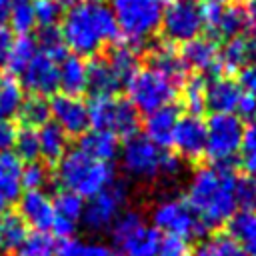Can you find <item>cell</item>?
I'll use <instances>...</instances> for the list:
<instances>
[{
	"mask_svg": "<svg viewBox=\"0 0 256 256\" xmlns=\"http://www.w3.org/2000/svg\"><path fill=\"white\" fill-rule=\"evenodd\" d=\"M58 88L68 96H80L86 90V62L82 58L66 54L58 62Z\"/></svg>",
	"mask_w": 256,
	"mask_h": 256,
	"instance_id": "obj_26",
	"label": "cell"
},
{
	"mask_svg": "<svg viewBox=\"0 0 256 256\" xmlns=\"http://www.w3.org/2000/svg\"><path fill=\"white\" fill-rule=\"evenodd\" d=\"M120 86H122V82L106 58L94 56L86 64V90L92 94V98L116 96Z\"/></svg>",
	"mask_w": 256,
	"mask_h": 256,
	"instance_id": "obj_20",
	"label": "cell"
},
{
	"mask_svg": "<svg viewBox=\"0 0 256 256\" xmlns=\"http://www.w3.org/2000/svg\"><path fill=\"white\" fill-rule=\"evenodd\" d=\"M242 88L244 94L256 96V64H248L246 68L240 70V78L236 80Z\"/></svg>",
	"mask_w": 256,
	"mask_h": 256,
	"instance_id": "obj_46",
	"label": "cell"
},
{
	"mask_svg": "<svg viewBox=\"0 0 256 256\" xmlns=\"http://www.w3.org/2000/svg\"><path fill=\"white\" fill-rule=\"evenodd\" d=\"M12 40H14V38H12V32H10L6 26H0V70L6 66Z\"/></svg>",
	"mask_w": 256,
	"mask_h": 256,
	"instance_id": "obj_49",
	"label": "cell"
},
{
	"mask_svg": "<svg viewBox=\"0 0 256 256\" xmlns=\"http://www.w3.org/2000/svg\"><path fill=\"white\" fill-rule=\"evenodd\" d=\"M204 156L210 164L228 166L240 150L244 124L236 114H212L206 122Z\"/></svg>",
	"mask_w": 256,
	"mask_h": 256,
	"instance_id": "obj_7",
	"label": "cell"
},
{
	"mask_svg": "<svg viewBox=\"0 0 256 256\" xmlns=\"http://www.w3.org/2000/svg\"><path fill=\"white\" fill-rule=\"evenodd\" d=\"M26 236H28V226L22 222L18 212L4 210L0 214V252L12 254Z\"/></svg>",
	"mask_w": 256,
	"mask_h": 256,
	"instance_id": "obj_29",
	"label": "cell"
},
{
	"mask_svg": "<svg viewBox=\"0 0 256 256\" xmlns=\"http://www.w3.org/2000/svg\"><path fill=\"white\" fill-rule=\"evenodd\" d=\"M36 46H38V52L50 56L56 62H60L66 56L64 40H62V36L56 28H42V32L36 38Z\"/></svg>",
	"mask_w": 256,
	"mask_h": 256,
	"instance_id": "obj_40",
	"label": "cell"
},
{
	"mask_svg": "<svg viewBox=\"0 0 256 256\" xmlns=\"http://www.w3.org/2000/svg\"><path fill=\"white\" fill-rule=\"evenodd\" d=\"M170 144L176 148L178 158L186 160H198L204 156V146H206V124L200 116H180Z\"/></svg>",
	"mask_w": 256,
	"mask_h": 256,
	"instance_id": "obj_15",
	"label": "cell"
},
{
	"mask_svg": "<svg viewBox=\"0 0 256 256\" xmlns=\"http://www.w3.org/2000/svg\"><path fill=\"white\" fill-rule=\"evenodd\" d=\"M244 16H246V30H248V34L256 36V0H248L246 2Z\"/></svg>",
	"mask_w": 256,
	"mask_h": 256,
	"instance_id": "obj_50",
	"label": "cell"
},
{
	"mask_svg": "<svg viewBox=\"0 0 256 256\" xmlns=\"http://www.w3.org/2000/svg\"><path fill=\"white\" fill-rule=\"evenodd\" d=\"M204 28L216 38H236L246 30L244 6L240 4H204L202 6Z\"/></svg>",
	"mask_w": 256,
	"mask_h": 256,
	"instance_id": "obj_12",
	"label": "cell"
},
{
	"mask_svg": "<svg viewBox=\"0 0 256 256\" xmlns=\"http://www.w3.org/2000/svg\"><path fill=\"white\" fill-rule=\"evenodd\" d=\"M24 100L22 88L14 76L0 74V118L10 120L18 114L20 104Z\"/></svg>",
	"mask_w": 256,
	"mask_h": 256,
	"instance_id": "obj_32",
	"label": "cell"
},
{
	"mask_svg": "<svg viewBox=\"0 0 256 256\" xmlns=\"http://www.w3.org/2000/svg\"><path fill=\"white\" fill-rule=\"evenodd\" d=\"M20 180H22V186L26 190H42L48 184V180H50V172L38 160L36 162H28L26 166H22Z\"/></svg>",
	"mask_w": 256,
	"mask_h": 256,
	"instance_id": "obj_44",
	"label": "cell"
},
{
	"mask_svg": "<svg viewBox=\"0 0 256 256\" xmlns=\"http://www.w3.org/2000/svg\"><path fill=\"white\" fill-rule=\"evenodd\" d=\"M238 160L246 176L256 178V122H250L244 126L240 150H238Z\"/></svg>",
	"mask_w": 256,
	"mask_h": 256,
	"instance_id": "obj_38",
	"label": "cell"
},
{
	"mask_svg": "<svg viewBox=\"0 0 256 256\" xmlns=\"http://www.w3.org/2000/svg\"><path fill=\"white\" fill-rule=\"evenodd\" d=\"M124 86L128 94L126 100L134 106V110L150 114L158 108L172 104L178 94L180 84L166 78L158 70L146 66V68H138Z\"/></svg>",
	"mask_w": 256,
	"mask_h": 256,
	"instance_id": "obj_6",
	"label": "cell"
},
{
	"mask_svg": "<svg viewBox=\"0 0 256 256\" xmlns=\"http://www.w3.org/2000/svg\"><path fill=\"white\" fill-rule=\"evenodd\" d=\"M56 256H112V250L96 240L66 238L58 244Z\"/></svg>",
	"mask_w": 256,
	"mask_h": 256,
	"instance_id": "obj_36",
	"label": "cell"
},
{
	"mask_svg": "<svg viewBox=\"0 0 256 256\" xmlns=\"http://www.w3.org/2000/svg\"><path fill=\"white\" fill-rule=\"evenodd\" d=\"M58 4H62V6H74V4H78L80 0H56Z\"/></svg>",
	"mask_w": 256,
	"mask_h": 256,
	"instance_id": "obj_52",
	"label": "cell"
},
{
	"mask_svg": "<svg viewBox=\"0 0 256 256\" xmlns=\"http://www.w3.org/2000/svg\"><path fill=\"white\" fill-rule=\"evenodd\" d=\"M234 182L236 174L230 166L206 164L192 172L184 202L204 228L222 226L236 214Z\"/></svg>",
	"mask_w": 256,
	"mask_h": 256,
	"instance_id": "obj_1",
	"label": "cell"
},
{
	"mask_svg": "<svg viewBox=\"0 0 256 256\" xmlns=\"http://www.w3.org/2000/svg\"><path fill=\"white\" fill-rule=\"evenodd\" d=\"M16 148V156L18 160H26V162H36V158L40 156V150H38V134L34 128H22L16 132V138H14V144Z\"/></svg>",
	"mask_w": 256,
	"mask_h": 256,
	"instance_id": "obj_41",
	"label": "cell"
},
{
	"mask_svg": "<svg viewBox=\"0 0 256 256\" xmlns=\"http://www.w3.org/2000/svg\"><path fill=\"white\" fill-rule=\"evenodd\" d=\"M206 4H228L230 0H204Z\"/></svg>",
	"mask_w": 256,
	"mask_h": 256,
	"instance_id": "obj_53",
	"label": "cell"
},
{
	"mask_svg": "<svg viewBox=\"0 0 256 256\" xmlns=\"http://www.w3.org/2000/svg\"><path fill=\"white\" fill-rule=\"evenodd\" d=\"M164 36L170 42L186 44L200 36L204 30L202 6L198 0H166L162 24Z\"/></svg>",
	"mask_w": 256,
	"mask_h": 256,
	"instance_id": "obj_9",
	"label": "cell"
},
{
	"mask_svg": "<svg viewBox=\"0 0 256 256\" xmlns=\"http://www.w3.org/2000/svg\"><path fill=\"white\" fill-rule=\"evenodd\" d=\"M126 198H128V190L122 182H114L100 194L88 198V202H84V212H82L84 226L94 232L108 230L112 222L120 216Z\"/></svg>",
	"mask_w": 256,
	"mask_h": 256,
	"instance_id": "obj_11",
	"label": "cell"
},
{
	"mask_svg": "<svg viewBox=\"0 0 256 256\" xmlns=\"http://www.w3.org/2000/svg\"><path fill=\"white\" fill-rule=\"evenodd\" d=\"M234 200L240 210H256V178L236 176L234 182Z\"/></svg>",
	"mask_w": 256,
	"mask_h": 256,
	"instance_id": "obj_42",
	"label": "cell"
},
{
	"mask_svg": "<svg viewBox=\"0 0 256 256\" xmlns=\"http://www.w3.org/2000/svg\"><path fill=\"white\" fill-rule=\"evenodd\" d=\"M186 70H198V72H216L220 70L218 62V46L212 38H194L186 44H182V50L178 52Z\"/></svg>",
	"mask_w": 256,
	"mask_h": 256,
	"instance_id": "obj_19",
	"label": "cell"
},
{
	"mask_svg": "<svg viewBox=\"0 0 256 256\" xmlns=\"http://www.w3.org/2000/svg\"><path fill=\"white\" fill-rule=\"evenodd\" d=\"M236 116L240 120H250V122H256V96H250V94H242L238 106H236Z\"/></svg>",
	"mask_w": 256,
	"mask_h": 256,
	"instance_id": "obj_47",
	"label": "cell"
},
{
	"mask_svg": "<svg viewBox=\"0 0 256 256\" xmlns=\"http://www.w3.org/2000/svg\"><path fill=\"white\" fill-rule=\"evenodd\" d=\"M34 2V16L36 24L42 28H54L62 20V4L56 0H32Z\"/></svg>",
	"mask_w": 256,
	"mask_h": 256,
	"instance_id": "obj_43",
	"label": "cell"
},
{
	"mask_svg": "<svg viewBox=\"0 0 256 256\" xmlns=\"http://www.w3.org/2000/svg\"><path fill=\"white\" fill-rule=\"evenodd\" d=\"M158 256H192L190 240L178 236H162L158 246Z\"/></svg>",
	"mask_w": 256,
	"mask_h": 256,
	"instance_id": "obj_45",
	"label": "cell"
},
{
	"mask_svg": "<svg viewBox=\"0 0 256 256\" xmlns=\"http://www.w3.org/2000/svg\"><path fill=\"white\" fill-rule=\"evenodd\" d=\"M8 20L20 36L30 34V30L36 26V16H34V2L32 0H12V8L8 14Z\"/></svg>",
	"mask_w": 256,
	"mask_h": 256,
	"instance_id": "obj_37",
	"label": "cell"
},
{
	"mask_svg": "<svg viewBox=\"0 0 256 256\" xmlns=\"http://www.w3.org/2000/svg\"><path fill=\"white\" fill-rule=\"evenodd\" d=\"M18 76L20 88H26L30 96L46 98L58 90V62L42 52H38Z\"/></svg>",
	"mask_w": 256,
	"mask_h": 256,
	"instance_id": "obj_14",
	"label": "cell"
},
{
	"mask_svg": "<svg viewBox=\"0 0 256 256\" xmlns=\"http://www.w3.org/2000/svg\"><path fill=\"white\" fill-rule=\"evenodd\" d=\"M106 60H108V64L112 66V70L116 72V76L120 78L122 84H126V82L132 78V74L140 68V66H138V64H140L138 52H136V48L130 46V44H116V46L110 50V54H108Z\"/></svg>",
	"mask_w": 256,
	"mask_h": 256,
	"instance_id": "obj_30",
	"label": "cell"
},
{
	"mask_svg": "<svg viewBox=\"0 0 256 256\" xmlns=\"http://www.w3.org/2000/svg\"><path fill=\"white\" fill-rule=\"evenodd\" d=\"M182 104H184L188 116H200L206 110V104H204V82H202V78L196 76V78L184 80Z\"/></svg>",
	"mask_w": 256,
	"mask_h": 256,
	"instance_id": "obj_39",
	"label": "cell"
},
{
	"mask_svg": "<svg viewBox=\"0 0 256 256\" xmlns=\"http://www.w3.org/2000/svg\"><path fill=\"white\" fill-rule=\"evenodd\" d=\"M56 180L66 192L76 196L92 198L116 182L114 166L110 162H98L86 156L82 150H66L56 162Z\"/></svg>",
	"mask_w": 256,
	"mask_h": 256,
	"instance_id": "obj_4",
	"label": "cell"
},
{
	"mask_svg": "<svg viewBox=\"0 0 256 256\" xmlns=\"http://www.w3.org/2000/svg\"><path fill=\"white\" fill-rule=\"evenodd\" d=\"M108 6L126 44L142 46L160 30L166 0H110Z\"/></svg>",
	"mask_w": 256,
	"mask_h": 256,
	"instance_id": "obj_5",
	"label": "cell"
},
{
	"mask_svg": "<svg viewBox=\"0 0 256 256\" xmlns=\"http://www.w3.org/2000/svg\"><path fill=\"white\" fill-rule=\"evenodd\" d=\"M50 116L52 122L62 128V132L68 136H82L90 128L88 120V104L80 96H68V94H56L50 102Z\"/></svg>",
	"mask_w": 256,
	"mask_h": 256,
	"instance_id": "obj_13",
	"label": "cell"
},
{
	"mask_svg": "<svg viewBox=\"0 0 256 256\" xmlns=\"http://www.w3.org/2000/svg\"><path fill=\"white\" fill-rule=\"evenodd\" d=\"M18 216L34 232H48L54 222L52 198L44 190H26L18 202Z\"/></svg>",
	"mask_w": 256,
	"mask_h": 256,
	"instance_id": "obj_16",
	"label": "cell"
},
{
	"mask_svg": "<svg viewBox=\"0 0 256 256\" xmlns=\"http://www.w3.org/2000/svg\"><path fill=\"white\" fill-rule=\"evenodd\" d=\"M54 222H52V230L62 238H72V232L76 230L78 222L82 220V212H84V200L72 192L62 190L54 200Z\"/></svg>",
	"mask_w": 256,
	"mask_h": 256,
	"instance_id": "obj_18",
	"label": "cell"
},
{
	"mask_svg": "<svg viewBox=\"0 0 256 256\" xmlns=\"http://www.w3.org/2000/svg\"><path fill=\"white\" fill-rule=\"evenodd\" d=\"M148 66L158 70L166 78L174 80L176 84H182L186 80V66H184L180 54L176 52V48L170 44H156L150 50Z\"/></svg>",
	"mask_w": 256,
	"mask_h": 256,
	"instance_id": "obj_25",
	"label": "cell"
},
{
	"mask_svg": "<svg viewBox=\"0 0 256 256\" xmlns=\"http://www.w3.org/2000/svg\"><path fill=\"white\" fill-rule=\"evenodd\" d=\"M150 216H152L154 228L164 232L166 236H178V238L190 240L202 234L204 230L200 220L180 198H162L160 202L154 204Z\"/></svg>",
	"mask_w": 256,
	"mask_h": 256,
	"instance_id": "obj_10",
	"label": "cell"
},
{
	"mask_svg": "<svg viewBox=\"0 0 256 256\" xmlns=\"http://www.w3.org/2000/svg\"><path fill=\"white\" fill-rule=\"evenodd\" d=\"M22 162L16 154L4 152L0 154V214L6 210L10 202L20 196L22 190Z\"/></svg>",
	"mask_w": 256,
	"mask_h": 256,
	"instance_id": "obj_22",
	"label": "cell"
},
{
	"mask_svg": "<svg viewBox=\"0 0 256 256\" xmlns=\"http://www.w3.org/2000/svg\"><path fill=\"white\" fill-rule=\"evenodd\" d=\"M78 150H82L86 156L98 162H110L118 156L120 144L114 134L102 132V130H88L80 136Z\"/></svg>",
	"mask_w": 256,
	"mask_h": 256,
	"instance_id": "obj_24",
	"label": "cell"
},
{
	"mask_svg": "<svg viewBox=\"0 0 256 256\" xmlns=\"http://www.w3.org/2000/svg\"><path fill=\"white\" fill-rule=\"evenodd\" d=\"M56 248L58 244L48 232H32L20 242L12 256H56Z\"/></svg>",
	"mask_w": 256,
	"mask_h": 256,
	"instance_id": "obj_35",
	"label": "cell"
},
{
	"mask_svg": "<svg viewBox=\"0 0 256 256\" xmlns=\"http://www.w3.org/2000/svg\"><path fill=\"white\" fill-rule=\"evenodd\" d=\"M10 8H12V0H0V26H4V22L8 20Z\"/></svg>",
	"mask_w": 256,
	"mask_h": 256,
	"instance_id": "obj_51",
	"label": "cell"
},
{
	"mask_svg": "<svg viewBox=\"0 0 256 256\" xmlns=\"http://www.w3.org/2000/svg\"><path fill=\"white\" fill-rule=\"evenodd\" d=\"M118 154L124 172L140 182H154L164 176H176L182 170V162L176 154L154 144L138 132L124 140Z\"/></svg>",
	"mask_w": 256,
	"mask_h": 256,
	"instance_id": "obj_3",
	"label": "cell"
},
{
	"mask_svg": "<svg viewBox=\"0 0 256 256\" xmlns=\"http://www.w3.org/2000/svg\"><path fill=\"white\" fill-rule=\"evenodd\" d=\"M226 224V234L238 244L244 256H256V210H240Z\"/></svg>",
	"mask_w": 256,
	"mask_h": 256,
	"instance_id": "obj_23",
	"label": "cell"
},
{
	"mask_svg": "<svg viewBox=\"0 0 256 256\" xmlns=\"http://www.w3.org/2000/svg\"><path fill=\"white\" fill-rule=\"evenodd\" d=\"M60 36L74 56H96L106 44L118 40V26L104 0H80L60 20Z\"/></svg>",
	"mask_w": 256,
	"mask_h": 256,
	"instance_id": "obj_2",
	"label": "cell"
},
{
	"mask_svg": "<svg viewBox=\"0 0 256 256\" xmlns=\"http://www.w3.org/2000/svg\"><path fill=\"white\" fill-rule=\"evenodd\" d=\"M192 256H244L228 234H210L192 248Z\"/></svg>",
	"mask_w": 256,
	"mask_h": 256,
	"instance_id": "obj_31",
	"label": "cell"
},
{
	"mask_svg": "<svg viewBox=\"0 0 256 256\" xmlns=\"http://www.w3.org/2000/svg\"><path fill=\"white\" fill-rule=\"evenodd\" d=\"M16 116H20V120L24 122L26 128H34L36 130V128H40L42 124L48 122V118H50V104H48L46 98L28 96V98L22 100L20 110H18Z\"/></svg>",
	"mask_w": 256,
	"mask_h": 256,
	"instance_id": "obj_34",
	"label": "cell"
},
{
	"mask_svg": "<svg viewBox=\"0 0 256 256\" xmlns=\"http://www.w3.org/2000/svg\"><path fill=\"white\" fill-rule=\"evenodd\" d=\"M242 94L240 84L228 76H214L204 82V104L212 114H234Z\"/></svg>",
	"mask_w": 256,
	"mask_h": 256,
	"instance_id": "obj_17",
	"label": "cell"
},
{
	"mask_svg": "<svg viewBox=\"0 0 256 256\" xmlns=\"http://www.w3.org/2000/svg\"><path fill=\"white\" fill-rule=\"evenodd\" d=\"M14 138H16V128L10 120H4L0 118V154L8 152L14 144Z\"/></svg>",
	"mask_w": 256,
	"mask_h": 256,
	"instance_id": "obj_48",
	"label": "cell"
},
{
	"mask_svg": "<svg viewBox=\"0 0 256 256\" xmlns=\"http://www.w3.org/2000/svg\"><path fill=\"white\" fill-rule=\"evenodd\" d=\"M178 120H180V110L174 104H168L164 108H158V110L146 114V120H144V136L148 140H152L154 144L166 148V146H170L172 132H174Z\"/></svg>",
	"mask_w": 256,
	"mask_h": 256,
	"instance_id": "obj_21",
	"label": "cell"
},
{
	"mask_svg": "<svg viewBox=\"0 0 256 256\" xmlns=\"http://www.w3.org/2000/svg\"><path fill=\"white\" fill-rule=\"evenodd\" d=\"M38 54V46H36V38H32L30 34L26 36H18L12 40V46H10V52H8V60H6V66L20 74L28 62Z\"/></svg>",
	"mask_w": 256,
	"mask_h": 256,
	"instance_id": "obj_33",
	"label": "cell"
},
{
	"mask_svg": "<svg viewBox=\"0 0 256 256\" xmlns=\"http://www.w3.org/2000/svg\"><path fill=\"white\" fill-rule=\"evenodd\" d=\"M88 120L92 130H102L118 136H132L138 128V112L122 96L92 98L88 106Z\"/></svg>",
	"mask_w": 256,
	"mask_h": 256,
	"instance_id": "obj_8",
	"label": "cell"
},
{
	"mask_svg": "<svg viewBox=\"0 0 256 256\" xmlns=\"http://www.w3.org/2000/svg\"><path fill=\"white\" fill-rule=\"evenodd\" d=\"M160 232L148 224L138 228L132 236H128L122 244L116 248L124 256H158V246H160Z\"/></svg>",
	"mask_w": 256,
	"mask_h": 256,
	"instance_id": "obj_27",
	"label": "cell"
},
{
	"mask_svg": "<svg viewBox=\"0 0 256 256\" xmlns=\"http://www.w3.org/2000/svg\"><path fill=\"white\" fill-rule=\"evenodd\" d=\"M36 134H38V150H40V156L46 162H58L64 156V152L68 150V136L54 122L48 120L46 124H42L36 130Z\"/></svg>",
	"mask_w": 256,
	"mask_h": 256,
	"instance_id": "obj_28",
	"label": "cell"
}]
</instances>
